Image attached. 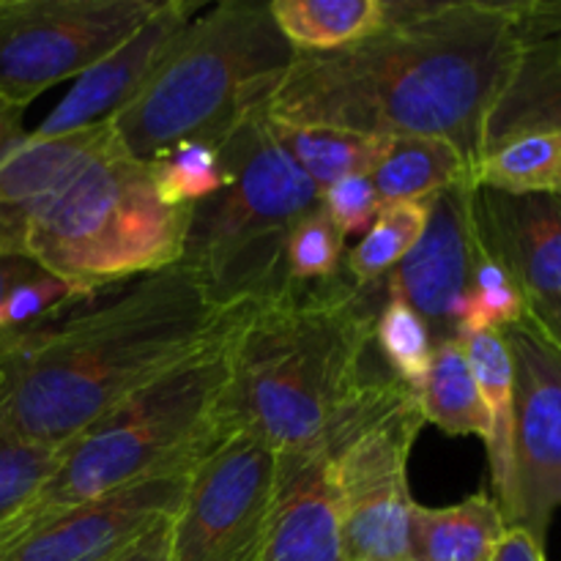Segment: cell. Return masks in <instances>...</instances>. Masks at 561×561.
Returning a JSON list of instances; mask_svg holds the SVG:
<instances>
[{
    "instance_id": "obj_1",
    "label": "cell",
    "mask_w": 561,
    "mask_h": 561,
    "mask_svg": "<svg viewBox=\"0 0 561 561\" xmlns=\"http://www.w3.org/2000/svg\"><path fill=\"white\" fill-rule=\"evenodd\" d=\"M520 53V3L389 0V22L365 42L296 53L263 115L367 137H433L474 173Z\"/></svg>"
},
{
    "instance_id": "obj_2",
    "label": "cell",
    "mask_w": 561,
    "mask_h": 561,
    "mask_svg": "<svg viewBox=\"0 0 561 561\" xmlns=\"http://www.w3.org/2000/svg\"><path fill=\"white\" fill-rule=\"evenodd\" d=\"M219 310L184 263L82 296L49 321L0 332V425L60 449L142 387L225 343Z\"/></svg>"
},
{
    "instance_id": "obj_3",
    "label": "cell",
    "mask_w": 561,
    "mask_h": 561,
    "mask_svg": "<svg viewBox=\"0 0 561 561\" xmlns=\"http://www.w3.org/2000/svg\"><path fill=\"white\" fill-rule=\"evenodd\" d=\"M383 279L348 272L294 285L250 307L230 337L222 414L277 455H329L378 383L389 378L376 348Z\"/></svg>"
},
{
    "instance_id": "obj_4",
    "label": "cell",
    "mask_w": 561,
    "mask_h": 561,
    "mask_svg": "<svg viewBox=\"0 0 561 561\" xmlns=\"http://www.w3.org/2000/svg\"><path fill=\"white\" fill-rule=\"evenodd\" d=\"M296 60L268 3L222 0L186 22L162 64L110 118L121 151L151 162L175 142L219 148Z\"/></svg>"
},
{
    "instance_id": "obj_5",
    "label": "cell",
    "mask_w": 561,
    "mask_h": 561,
    "mask_svg": "<svg viewBox=\"0 0 561 561\" xmlns=\"http://www.w3.org/2000/svg\"><path fill=\"white\" fill-rule=\"evenodd\" d=\"M230 337L164 373L64 444L53 477L0 540V548L77 504L151 477L195 469L233 433L222 414Z\"/></svg>"
},
{
    "instance_id": "obj_6",
    "label": "cell",
    "mask_w": 561,
    "mask_h": 561,
    "mask_svg": "<svg viewBox=\"0 0 561 561\" xmlns=\"http://www.w3.org/2000/svg\"><path fill=\"white\" fill-rule=\"evenodd\" d=\"M225 186L192 206L184 263L219 310H241L294 288L288 239L321 206V190L272 137L263 110L247 115L217 148Z\"/></svg>"
},
{
    "instance_id": "obj_7",
    "label": "cell",
    "mask_w": 561,
    "mask_h": 561,
    "mask_svg": "<svg viewBox=\"0 0 561 561\" xmlns=\"http://www.w3.org/2000/svg\"><path fill=\"white\" fill-rule=\"evenodd\" d=\"M192 208L157 195L151 162L113 148L88 164L33 222L25 257L44 272L102 290L184 257Z\"/></svg>"
},
{
    "instance_id": "obj_8",
    "label": "cell",
    "mask_w": 561,
    "mask_h": 561,
    "mask_svg": "<svg viewBox=\"0 0 561 561\" xmlns=\"http://www.w3.org/2000/svg\"><path fill=\"white\" fill-rule=\"evenodd\" d=\"M422 427L416 392L389 376L334 442L329 463L348 561H409V458Z\"/></svg>"
},
{
    "instance_id": "obj_9",
    "label": "cell",
    "mask_w": 561,
    "mask_h": 561,
    "mask_svg": "<svg viewBox=\"0 0 561 561\" xmlns=\"http://www.w3.org/2000/svg\"><path fill=\"white\" fill-rule=\"evenodd\" d=\"M162 0H0V96L31 107L135 36Z\"/></svg>"
},
{
    "instance_id": "obj_10",
    "label": "cell",
    "mask_w": 561,
    "mask_h": 561,
    "mask_svg": "<svg viewBox=\"0 0 561 561\" xmlns=\"http://www.w3.org/2000/svg\"><path fill=\"white\" fill-rule=\"evenodd\" d=\"M277 491V453L233 431L195 466L170 520V561H261Z\"/></svg>"
},
{
    "instance_id": "obj_11",
    "label": "cell",
    "mask_w": 561,
    "mask_h": 561,
    "mask_svg": "<svg viewBox=\"0 0 561 561\" xmlns=\"http://www.w3.org/2000/svg\"><path fill=\"white\" fill-rule=\"evenodd\" d=\"M513 359V482L502 507L507 529L546 546L561 507V348L531 321L502 329Z\"/></svg>"
},
{
    "instance_id": "obj_12",
    "label": "cell",
    "mask_w": 561,
    "mask_h": 561,
    "mask_svg": "<svg viewBox=\"0 0 561 561\" xmlns=\"http://www.w3.org/2000/svg\"><path fill=\"white\" fill-rule=\"evenodd\" d=\"M474 179H469L433 195L420 241L383 277L387 290L409 301L425 321L433 345L460 340V321L482 255L474 222Z\"/></svg>"
},
{
    "instance_id": "obj_13",
    "label": "cell",
    "mask_w": 561,
    "mask_h": 561,
    "mask_svg": "<svg viewBox=\"0 0 561 561\" xmlns=\"http://www.w3.org/2000/svg\"><path fill=\"white\" fill-rule=\"evenodd\" d=\"M192 471L151 477L64 510L0 548V561H121L179 513Z\"/></svg>"
},
{
    "instance_id": "obj_14",
    "label": "cell",
    "mask_w": 561,
    "mask_h": 561,
    "mask_svg": "<svg viewBox=\"0 0 561 561\" xmlns=\"http://www.w3.org/2000/svg\"><path fill=\"white\" fill-rule=\"evenodd\" d=\"M482 247L524 299L526 321L561 348V195H507L474 186Z\"/></svg>"
},
{
    "instance_id": "obj_15",
    "label": "cell",
    "mask_w": 561,
    "mask_h": 561,
    "mask_svg": "<svg viewBox=\"0 0 561 561\" xmlns=\"http://www.w3.org/2000/svg\"><path fill=\"white\" fill-rule=\"evenodd\" d=\"M206 9L197 0H162L157 14L115 47L107 58L77 77L53 113L31 131L33 137H60L85 126L110 121L121 107L131 102L153 75L170 44L175 42L186 22Z\"/></svg>"
},
{
    "instance_id": "obj_16",
    "label": "cell",
    "mask_w": 561,
    "mask_h": 561,
    "mask_svg": "<svg viewBox=\"0 0 561 561\" xmlns=\"http://www.w3.org/2000/svg\"><path fill=\"white\" fill-rule=\"evenodd\" d=\"M118 148L110 121L60 137H27L0 162V255L25 257L44 208L99 157Z\"/></svg>"
},
{
    "instance_id": "obj_17",
    "label": "cell",
    "mask_w": 561,
    "mask_h": 561,
    "mask_svg": "<svg viewBox=\"0 0 561 561\" xmlns=\"http://www.w3.org/2000/svg\"><path fill=\"white\" fill-rule=\"evenodd\" d=\"M261 561H348L329 455H277V491Z\"/></svg>"
},
{
    "instance_id": "obj_18",
    "label": "cell",
    "mask_w": 561,
    "mask_h": 561,
    "mask_svg": "<svg viewBox=\"0 0 561 561\" xmlns=\"http://www.w3.org/2000/svg\"><path fill=\"white\" fill-rule=\"evenodd\" d=\"M504 531L502 510L485 491L449 507L414 504L409 561H491Z\"/></svg>"
},
{
    "instance_id": "obj_19",
    "label": "cell",
    "mask_w": 561,
    "mask_h": 561,
    "mask_svg": "<svg viewBox=\"0 0 561 561\" xmlns=\"http://www.w3.org/2000/svg\"><path fill=\"white\" fill-rule=\"evenodd\" d=\"M268 9L299 55L354 47L389 22L387 0H272Z\"/></svg>"
},
{
    "instance_id": "obj_20",
    "label": "cell",
    "mask_w": 561,
    "mask_h": 561,
    "mask_svg": "<svg viewBox=\"0 0 561 561\" xmlns=\"http://www.w3.org/2000/svg\"><path fill=\"white\" fill-rule=\"evenodd\" d=\"M466 359L480 387L482 403H485L491 433L485 438L488 460H491L493 499L499 510L510 499V482H513V422H515V387H513V359L504 343L502 332H477L466 334L463 340Z\"/></svg>"
},
{
    "instance_id": "obj_21",
    "label": "cell",
    "mask_w": 561,
    "mask_h": 561,
    "mask_svg": "<svg viewBox=\"0 0 561 561\" xmlns=\"http://www.w3.org/2000/svg\"><path fill=\"white\" fill-rule=\"evenodd\" d=\"M381 203L431 201L447 186L474 179L455 146L433 137H383L376 164L367 173Z\"/></svg>"
},
{
    "instance_id": "obj_22",
    "label": "cell",
    "mask_w": 561,
    "mask_h": 561,
    "mask_svg": "<svg viewBox=\"0 0 561 561\" xmlns=\"http://www.w3.org/2000/svg\"><path fill=\"white\" fill-rule=\"evenodd\" d=\"M416 398L425 422L449 436L488 438L491 433L485 403L460 340L433 345L431 367L416 387Z\"/></svg>"
},
{
    "instance_id": "obj_23",
    "label": "cell",
    "mask_w": 561,
    "mask_h": 561,
    "mask_svg": "<svg viewBox=\"0 0 561 561\" xmlns=\"http://www.w3.org/2000/svg\"><path fill=\"white\" fill-rule=\"evenodd\" d=\"M537 131H561V64L520 55L513 80L488 118L485 153L513 137Z\"/></svg>"
},
{
    "instance_id": "obj_24",
    "label": "cell",
    "mask_w": 561,
    "mask_h": 561,
    "mask_svg": "<svg viewBox=\"0 0 561 561\" xmlns=\"http://www.w3.org/2000/svg\"><path fill=\"white\" fill-rule=\"evenodd\" d=\"M266 124L283 151L310 175L321 192L345 175L370 173L383 140L329 126H299L272 118H266Z\"/></svg>"
},
{
    "instance_id": "obj_25",
    "label": "cell",
    "mask_w": 561,
    "mask_h": 561,
    "mask_svg": "<svg viewBox=\"0 0 561 561\" xmlns=\"http://www.w3.org/2000/svg\"><path fill=\"white\" fill-rule=\"evenodd\" d=\"M474 184L507 195H561V131L520 135L491 148L477 162Z\"/></svg>"
},
{
    "instance_id": "obj_26",
    "label": "cell",
    "mask_w": 561,
    "mask_h": 561,
    "mask_svg": "<svg viewBox=\"0 0 561 561\" xmlns=\"http://www.w3.org/2000/svg\"><path fill=\"white\" fill-rule=\"evenodd\" d=\"M427 225V201L383 203L378 217L345 252V272L359 285L378 283L387 277L420 241Z\"/></svg>"
},
{
    "instance_id": "obj_27",
    "label": "cell",
    "mask_w": 561,
    "mask_h": 561,
    "mask_svg": "<svg viewBox=\"0 0 561 561\" xmlns=\"http://www.w3.org/2000/svg\"><path fill=\"white\" fill-rule=\"evenodd\" d=\"M157 195L173 208H192L206 203L225 186V168L219 151L208 142H175L151 159Z\"/></svg>"
},
{
    "instance_id": "obj_28",
    "label": "cell",
    "mask_w": 561,
    "mask_h": 561,
    "mask_svg": "<svg viewBox=\"0 0 561 561\" xmlns=\"http://www.w3.org/2000/svg\"><path fill=\"white\" fill-rule=\"evenodd\" d=\"M376 348L389 373L416 392L431 367L433 337L425 321L411 310L409 301L400 299L392 290H387V299L376 318Z\"/></svg>"
},
{
    "instance_id": "obj_29",
    "label": "cell",
    "mask_w": 561,
    "mask_h": 561,
    "mask_svg": "<svg viewBox=\"0 0 561 561\" xmlns=\"http://www.w3.org/2000/svg\"><path fill=\"white\" fill-rule=\"evenodd\" d=\"M60 449L31 444L0 425V540L42 493Z\"/></svg>"
},
{
    "instance_id": "obj_30",
    "label": "cell",
    "mask_w": 561,
    "mask_h": 561,
    "mask_svg": "<svg viewBox=\"0 0 561 561\" xmlns=\"http://www.w3.org/2000/svg\"><path fill=\"white\" fill-rule=\"evenodd\" d=\"M345 236L327 214L316 206L294 225L288 239V277L294 285H318L340 277L345 266Z\"/></svg>"
},
{
    "instance_id": "obj_31",
    "label": "cell",
    "mask_w": 561,
    "mask_h": 561,
    "mask_svg": "<svg viewBox=\"0 0 561 561\" xmlns=\"http://www.w3.org/2000/svg\"><path fill=\"white\" fill-rule=\"evenodd\" d=\"M524 299L513 285L502 263L482 247L477 261L474 285H471L469 301H466L463 321H460V340L477 332H502L513 323L524 321Z\"/></svg>"
},
{
    "instance_id": "obj_32",
    "label": "cell",
    "mask_w": 561,
    "mask_h": 561,
    "mask_svg": "<svg viewBox=\"0 0 561 561\" xmlns=\"http://www.w3.org/2000/svg\"><path fill=\"white\" fill-rule=\"evenodd\" d=\"M88 294L93 290L80 288V285L55 277L42 268L5 296L3 307H0V332H22V329L49 321Z\"/></svg>"
},
{
    "instance_id": "obj_33",
    "label": "cell",
    "mask_w": 561,
    "mask_h": 561,
    "mask_svg": "<svg viewBox=\"0 0 561 561\" xmlns=\"http://www.w3.org/2000/svg\"><path fill=\"white\" fill-rule=\"evenodd\" d=\"M321 201L332 222L337 225L340 233L348 236H365L373 219L381 211V197H378L376 186L367 175H345V179L334 181L321 192Z\"/></svg>"
},
{
    "instance_id": "obj_34",
    "label": "cell",
    "mask_w": 561,
    "mask_h": 561,
    "mask_svg": "<svg viewBox=\"0 0 561 561\" xmlns=\"http://www.w3.org/2000/svg\"><path fill=\"white\" fill-rule=\"evenodd\" d=\"M520 44L524 58L561 64V0L520 3Z\"/></svg>"
},
{
    "instance_id": "obj_35",
    "label": "cell",
    "mask_w": 561,
    "mask_h": 561,
    "mask_svg": "<svg viewBox=\"0 0 561 561\" xmlns=\"http://www.w3.org/2000/svg\"><path fill=\"white\" fill-rule=\"evenodd\" d=\"M31 137L25 129V107L0 96V162L9 159Z\"/></svg>"
},
{
    "instance_id": "obj_36",
    "label": "cell",
    "mask_w": 561,
    "mask_h": 561,
    "mask_svg": "<svg viewBox=\"0 0 561 561\" xmlns=\"http://www.w3.org/2000/svg\"><path fill=\"white\" fill-rule=\"evenodd\" d=\"M491 561H546V546L537 542L529 531L507 529Z\"/></svg>"
},
{
    "instance_id": "obj_37",
    "label": "cell",
    "mask_w": 561,
    "mask_h": 561,
    "mask_svg": "<svg viewBox=\"0 0 561 561\" xmlns=\"http://www.w3.org/2000/svg\"><path fill=\"white\" fill-rule=\"evenodd\" d=\"M170 520H164L151 535L142 537L121 561H170Z\"/></svg>"
},
{
    "instance_id": "obj_38",
    "label": "cell",
    "mask_w": 561,
    "mask_h": 561,
    "mask_svg": "<svg viewBox=\"0 0 561 561\" xmlns=\"http://www.w3.org/2000/svg\"><path fill=\"white\" fill-rule=\"evenodd\" d=\"M42 272V266L31 261V257L20 255H0V307H3L5 296L22 285L25 279H31L33 274Z\"/></svg>"
}]
</instances>
